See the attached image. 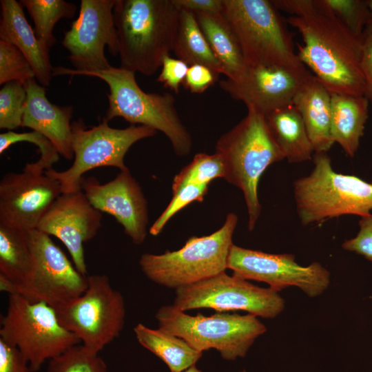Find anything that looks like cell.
<instances>
[{
  "mask_svg": "<svg viewBox=\"0 0 372 372\" xmlns=\"http://www.w3.org/2000/svg\"><path fill=\"white\" fill-rule=\"evenodd\" d=\"M301 34L298 56L330 92L366 95L360 65L361 39L333 14L324 0H273Z\"/></svg>",
  "mask_w": 372,
  "mask_h": 372,
  "instance_id": "obj_1",
  "label": "cell"
},
{
  "mask_svg": "<svg viewBox=\"0 0 372 372\" xmlns=\"http://www.w3.org/2000/svg\"><path fill=\"white\" fill-rule=\"evenodd\" d=\"M121 67L151 76L173 50L180 9L173 0H116Z\"/></svg>",
  "mask_w": 372,
  "mask_h": 372,
  "instance_id": "obj_2",
  "label": "cell"
},
{
  "mask_svg": "<svg viewBox=\"0 0 372 372\" xmlns=\"http://www.w3.org/2000/svg\"><path fill=\"white\" fill-rule=\"evenodd\" d=\"M52 75H84L99 78L109 86L108 108L105 118L109 121L121 117L131 125H145L163 133L176 154L188 155L192 148L190 133L176 108L170 93H147L137 83L135 72L121 67L97 71H79L54 67Z\"/></svg>",
  "mask_w": 372,
  "mask_h": 372,
  "instance_id": "obj_3",
  "label": "cell"
},
{
  "mask_svg": "<svg viewBox=\"0 0 372 372\" xmlns=\"http://www.w3.org/2000/svg\"><path fill=\"white\" fill-rule=\"evenodd\" d=\"M223 159L225 179L239 188L248 214V229L254 230L261 213L258 184L264 172L285 159L267 123L265 116L253 109L216 144Z\"/></svg>",
  "mask_w": 372,
  "mask_h": 372,
  "instance_id": "obj_4",
  "label": "cell"
},
{
  "mask_svg": "<svg viewBox=\"0 0 372 372\" xmlns=\"http://www.w3.org/2000/svg\"><path fill=\"white\" fill-rule=\"evenodd\" d=\"M223 14L247 65L280 66L303 76L311 74L299 59L292 35L271 1L223 0Z\"/></svg>",
  "mask_w": 372,
  "mask_h": 372,
  "instance_id": "obj_5",
  "label": "cell"
},
{
  "mask_svg": "<svg viewBox=\"0 0 372 372\" xmlns=\"http://www.w3.org/2000/svg\"><path fill=\"white\" fill-rule=\"evenodd\" d=\"M309 175L293 182V197L302 225L372 211V183L335 172L327 153H315Z\"/></svg>",
  "mask_w": 372,
  "mask_h": 372,
  "instance_id": "obj_6",
  "label": "cell"
},
{
  "mask_svg": "<svg viewBox=\"0 0 372 372\" xmlns=\"http://www.w3.org/2000/svg\"><path fill=\"white\" fill-rule=\"evenodd\" d=\"M238 220L235 214L229 213L217 231L208 236H192L178 250L142 254L141 271L151 281L175 289L225 271Z\"/></svg>",
  "mask_w": 372,
  "mask_h": 372,
  "instance_id": "obj_7",
  "label": "cell"
},
{
  "mask_svg": "<svg viewBox=\"0 0 372 372\" xmlns=\"http://www.w3.org/2000/svg\"><path fill=\"white\" fill-rule=\"evenodd\" d=\"M158 328L185 340L194 349L217 350L227 360L244 358L267 328L252 314L218 312L210 316L188 315L174 305L161 307L156 313Z\"/></svg>",
  "mask_w": 372,
  "mask_h": 372,
  "instance_id": "obj_8",
  "label": "cell"
},
{
  "mask_svg": "<svg viewBox=\"0 0 372 372\" xmlns=\"http://www.w3.org/2000/svg\"><path fill=\"white\" fill-rule=\"evenodd\" d=\"M1 324L0 339L19 350L32 372L81 342L61 324L54 308L16 293L8 296Z\"/></svg>",
  "mask_w": 372,
  "mask_h": 372,
  "instance_id": "obj_9",
  "label": "cell"
},
{
  "mask_svg": "<svg viewBox=\"0 0 372 372\" xmlns=\"http://www.w3.org/2000/svg\"><path fill=\"white\" fill-rule=\"evenodd\" d=\"M103 117L97 125L87 129L83 120L72 123V145L74 160L67 169L58 172L52 168L45 173L61 185L62 194L81 190L83 174L101 167H114L120 171L127 169L124 158L135 143L154 136L157 131L145 125H130L123 129L111 127Z\"/></svg>",
  "mask_w": 372,
  "mask_h": 372,
  "instance_id": "obj_10",
  "label": "cell"
},
{
  "mask_svg": "<svg viewBox=\"0 0 372 372\" xmlns=\"http://www.w3.org/2000/svg\"><path fill=\"white\" fill-rule=\"evenodd\" d=\"M28 236L32 256L28 276L18 285L0 276V290L43 302L54 309L81 296L87 288V276L76 269L49 235L33 229Z\"/></svg>",
  "mask_w": 372,
  "mask_h": 372,
  "instance_id": "obj_11",
  "label": "cell"
},
{
  "mask_svg": "<svg viewBox=\"0 0 372 372\" xmlns=\"http://www.w3.org/2000/svg\"><path fill=\"white\" fill-rule=\"evenodd\" d=\"M88 285L79 298L55 309L61 324L88 351L99 353L117 338L125 325L122 294L105 274L87 276Z\"/></svg>",
  "mask_w": 372,
  "mask_h": 372,
  "instance_id": "obj_12",
  "label": "cell"
},
{
  "mask_svg": "<svg viewBox=\"0 0 372 372\" xmlns=\"http://www.w3.org/2000/svg\"><path fill=\"white\" fill-rule=\"evenodd\" d=\"M173 305L183 311L200 308L219 312L242 310L257 317L274 318L284 310L285 303L277 291L224 271L176 289Z\"/></svg>",
  "mask_w": 372,
  "mask_h": 372,
  "instance_id": "obj_13",
  "label": "cell"
},
{
  "mask_svg": "<svg viewBox=\"0 0 372 372\" xmlns=\"http://www.w3.org/2000/svg\"><path fill=\"white\" fill-rule=\"evenodd\" d=\"M227 269L246 280L265 282L278 292L296 287L311 298L323 293L331 282L330 272L320 262L302 266L290 254H269L235 245L229 251Z\"/></svg>",
  "mask_w": 372,
  "mask_h": 372,
  "instance_id": "obj_14",
  "label": "cell"
},
{
  "mask_svg": "<svg viewBox=\"0 0 372 372\" xmlns=\"http://www.w3.org/2000/svg\"><path fill=\"white\" fill-rule=\"evenodd\" d=\"M116 0H81L77 19L61 41L70 52L74 70L97 71L110 68L105 47L112 56L118 53L113 9Z\"/></svg>",
  "mask_w": 372,
  "mask_h": 372,
  "instance_id": "obj_15",
  "label": "cell"
},
{
  "mask_svg": "<svg viewBox=\"0 0 372 372\" xmlns=\"http://www.w3.org/2000/svg\"><path fill=\"white\" fill-rule=\"evenodd\" d=\"M61 194L58 180L26 165L21 172L8 173L0 181V224L25 231L36 229Z\"/></svg>",
  "mask_w": 372,
  "mask_h": 372,
  "instance_id": "obj_16",
  "label": "cell"
},
{
  "mask_svg": "<svg viewBox=\"0 0 372 372\" xmlns=\"http://www.w3.org/2000/svg\"><path fill=\"white\" fill-rule=\"evenodd\" d=\"M81 187L92 205L112 216L134 244L145 241L149 222L147 202L128 168L103 184L93 176L83 177Z\"/></svg>",
  "mask_w": 372,
  "mask_h": 372,
  "instance_id": "obj_17",
  "label": "cell"
},
{
  "mask_svg": "<svg viewBox=\"0 0 372 372\" xmlns=\"http://www.w3.org/2000/svg\"><path fill=\"white\" fill-rule=\"evenodd\" d=\"M102 218V212L95 209L80 190L61 194L36 229L59 239L69 251L76 269L87 276L83 245L96 236Z\"/></svg>",
  "mask_w": 372,
  "mask_h": 372,
  "instance_id": "obj_18",
  "label": "cell"
},
{
  "mask_svg": "<svg viewBox=\"0 0 372 372\" xmlns=\"http://www.w3.org/2000/svg\"><path fill=\"white\" fill-rule=\"evenodd\" d=\"M303 76L280 66H249L239 77L226 78L219 82L220 88L231 98L240 101L247 109L265 116L292 104L304 81Z\"/></svg>",
  "mask_w": 372,
  "mask_h": 372,
  "instance_id": "obj_19",
  "label": "cell"
},
{
  "mask_svg": "<svg viewBox=\"0 0 372 372\" xmlns=\"http://www.w3.org/2000/svg\"><path fill=\"white\" fill-rule=\"evenodd\" d=\"M36 80L32 79L25 84L27 96L21 127L45 136L60 155L70 160L74 156L70 123L73 107L52 103L46 97L45 87Z\"/></svg>",
  "mask_w": 372,
  "mask_h": 372,
  "instance_id": "obj_20",
  "label": "cell"
},
{
  "mask_svg": "<svg viewBox=\"0 0 372 372\" xmlns=\"http://www.w3.org/2000/svg\"><path fill=\"white\" fill-rule=\"evenodd\" d=\"M0 2V39L12 43L23 53L40 85H50L53 67L50 61L49 50L37 38L25 17L23 6L16 0Z\"/></svg>",
  "mask_w": 372,
  "mask_h": 372,
  "instance_id": "obj_21",
  "label": "cell"
},
{
  "mask_svg": "<svg viewBox=\"0 0 372 372\" xmlns=\"http://www.w3.org/2000/svg\"><path fill=\"white\" fill-rule=\"evenodd\" d=\"M293 105L302 118L315 153H327L334 143L331 92L311 74L296 94Z\"/></svg>",
  "mask_w": 372,
  "mask_h": 372,
  "instance_id": "obj_22",
  "label": "cell"
},
{
  "mask_svg": "<svg viewBox=\"0 0 372 372\" xmlns=\"http://www.w3.org/2000/svg\"><path fill=\"white\" fill-rule=\"evenodd\" d=\"M331 134L345 154L353 158L364 135L369 99L366 96L331 92Z\"/></svg>",
  "mask_w": 372,
  "mask_h": 372,
  "instance_id": "obj_23",
  "label": "cell"
},
{
  "mask_svg": "<svg viewBox=\"0 0 372 372\" xmlns=\"http://www.w3.org/2000/svg\"><path fill=\"white\" fill-rule=\"evenodd\" d=\"M265 118L276 144L289 163H299L313 157V146L293 103L269 112Z\"/></svg>",
  "mask_w": 372,
  "mask_h": 372,
  "instance_id": "obj_24",
  "label": "cell"
},
{
  "mask_svg": "<svg viewBox=\"0 0 372 372\" xmlns=\"http://www.w3.org/2000/svg\"><path fill=\"white\" fill-rule=\"evenodd\" d=\"M195 14L213 52L225 70L227 78L239 77L247 65L235 32L225 17L223 13Z\"/></svg>",
  "mask_w": 372,
  "mask_h": 372,
  "instance_id": "obj_25",
  "label": "cell"
},
{
  "mask_svg": "<svg viewBox=\"0 0 372 372\" xmlns=\"http://www.w3.org/2000/svg\"><path fill=\"white\" fill-rule=\"evenodd\" d=\"M134 332L138 343L163 360L171 372L187 369L203 355V352L194 349L185 340L159 328L153 329L138 323Z\"/></svg>",
  "mask_w": 372,
  "mask_h": 372,
  "instance_id": "obj_26",
  "label": "cell"
},
{
  "mask_svg": "<svg viewBox=\"0 0 372 372\" xmlns=\"http://www.w3.org/2000/svg\"><path fill=\"white\" fill-rule=\"evenodd\" d=\"M172 51L189 66L203 65L219 75H225V70L203 33L196 14L191 11L180 10Z\"/></svg>",
  "mask_w": 372,
  "mask_h": 372,
  "instance_id": "obj_27",
  "label": "cell"
},
{
  "mask_svg": "<svg viewBox=\"0 0 372 372\" xmlns=\"http://www.w3.org/2000/svg\"><path fill=\"white\" fill-rule=\"evenodd\" d=\"M32 265L28 231L0 224V276L13 285L23 282Z\"/></svg>",
  "mask_w": 372,
  "mask_h": 372,
  "instance_id": "obj_28",
  "label": "cell"
},
{
  "mask_svg": "<svg viewBox=\"0 0 372 372\" xmlns=\"http://www.w3.org/2000/svg\"><path fill=\"white\" fill-rule=\"evenodd\" d=\"M32 17L38 40L50 51L56 42L53 30L62 18L72 19L76 11L74 3L64 0H21Z\"/></svg>",
  "mask_w": 372,
  "mask_h": 372,
  "instance_id": "obj_29",
  "label": "cell"
},
{
  "mask_svg": "<svg viewBox=\"0 0 372 372\" xmlns=\"http://www.w3.org/2000/svg\"><path fill=\"white\" fill-rule=\"evenodd\" d=\"M225 168L222 158L217 153H198L193 160L176 175L172 182V192L189 185H209L218 178H225Z\"/></svg>",
  "mask_w": 372,
  "mask_h": 372,
  "instance_id": "obj_30",
  "label": "cell"
},
{
  "mask_svg": "<svg viewBox=\"0 0 372 372\" xmlns=\"http://www.w3.org/2000/svg\"><path fill=\"white\" fill-rule=\"evenodd\" d=\"M46 372H108L105 361L82 344L49 360Z\"/></svg>",
  "mask_w": 372,
  "mask_h": 372,
  "instance_id": "obj_31",
  "label": "cell"
},
{
  "mask_svg": "<svg viewBox=\"0 0 372 372\" xmlns=\"http://www.w3.org/2000/svg\"><path fill=\"white\" fill-rule=\"evenodd\" d=\"M18 142H29L39 147L41 156L34 163L26 165L34 171L45 172L59 160V154L54 145L43 135L36 132L17 133L8 131L0 134V154Z\"/></svg>",
  "mask_w": 372,
  "mask_h": 372,
  "instance_id": "obj_32",
  "label": "cell"
},
{
  "mask_svg": "<svg viewBox=\"0 0 372 372\" xmlns=\"http://www.w3.org/2000/svg\"><path fill=\"white\" fill-rule=\"evenodd\" d=\"M25 85L18 81L3 85L0 90V128L12 131L22 125L26 101Z\"/></svg>",
  "mask_w": 372,
  "mask_h": 372,
  "instance_id": "obj_33",
  "label": "cell"
},
{
  "mask_svg": "<svg viewBox=\"0 0 372 372\" xmlns=\"http://www.w3.org/2000/svg\"><path fill=\"white\" fill-rule=\"evenodd\" d=\"M324 1L340 22L361 39L365 28L372 21L367 0H324Z\"/></svg>",
  "mask_w": 372,
  "mask_h": 372,
  "instance_id": "obj_34",
  "label": "cell"
},
{
  "mask_svg": "<svg viewBox=\"0 0 372 372\" xmlns=\"http://www.w3.org/2000/svg\"><path fill=\"white\" fill-rule=\"evenodd\" d=\"M35 74L23 53L12 43L0 39V85L18 81L25 85Z\"/></svg>",
  "mask_w": 372,
  "mask_h": 372,
  "instance_id": "obj_35",
  "label": "cell"
},
{
  "mask_svg": "<svg viewBox=\"0 0 372 372\" xmlns=\"http://www.w3.org/2000/svg\"><path fill=\"white\" fill-rule=\"evenodd\" d=\"M209 185L189 184L173 192V197L165 209L150 227L149 232L152 236L158 235L167 223L178 211L187 205L195 202H202L208 192Z\"/></svg>",
  "mask_w": 372,
  "mask_h": 372,
  "instance_id": "obj_36",
  "label": "cell"
},
{
  "mask_svg": "<svg viewBox=\"0 0 372 372\" xmlns=\"http://www.w3.org/2000/svg\"><path fill=\"white\" fill-rule=\"evenodd\" d=\"M360 229L356 236L345 240L342 247L364 256L372 262V214L360 217Z\"/></svg>",
  "mask_w": 372,
  "mask_h": 372,
  "instance_id": "obj_37",
  "label": "cell"
},
{
  "mask_svg": "<svg viewBox=\"0 0 372 372\" xmlns=\"http://www.w3.org/2000/svg\"><path fill=\"white\" fill-rule=\"evenodd\" d=\"M189 67L182 60L167 55L163 59L157 81L175 93H178L181 85H183Z\"/></svg>",
  "mask_w": 372,
  "mask_h": 372,
  "instance_id": "obj_38",
  "label": "cell"
},
{
  "mask_svg": "<svg viewBox=\"0 0 372 372\" xmlns=\"http://www.w3.org/2000/svg\"><path fill=\"white\" fill-rule=\"evenodd\" d=\"M219 74L211 68L200 64L189 67L183 85L193 94H201L212 86Z\"/></svg>",
  "mask_w": 372,
  "mask_h": 372,
  "instance_id": "obj_39",
  "label": "cell"
},
{
  "mask_svg": "<svg viewBox=\"0 0 372 372\" xmlns=\"http://www.w3.org/2000/svg\"><path fill=\"white\" fill-rule=\"evenodd\" d=\"M0 372H32L19 350L0 339Z\"/></svg>",
  "mask_w": 372,
  "mask_h": 372,
  "instance_id": "obj_40",
  "label": "cell"
},
{
  "mask_svg": "<svg viewBox=\"0 0 372 372\" xmlns=\"http://www.w3.org/2000/svg\"><path fill=\"white\" fill-rule=\"evenodd\" d=\"M360 65L366 84L365 96L372 101V21L362 36Z\"/></svg>",
  "mask_w": 372,
  "mask_h": 372,
  "instance_id": "obj_41",
  "label": "cell"
},
{
  "mask_svg": "<svg viewBox=\"0 0 372 372\" xmlns=\"http://www.w3.org/2000/svg\"><path fill=\"white\" fill-rule=\"evenodd\" d=\"M180 10L194 13H223V0H173Z\"/></svg>",
  "mask_w": 372,
  "mask_h": 372,
  "instance_id": "obj_42",
  "label": "cell"
},
{
  "mask_svg": "<svg viewBox=\"0 0 372 372\" xmlns=\"http://www.w3.org/2000/svg\"><path fill=\"white\" fill-rule=\"evenodd\" d=\"M182 372H202V371L199 370L198 369H197V367L196 366V364H194Z\"/></svg>",
  "mask_w": 372,
  "mask_h": 372,
  "instance_id": "obj_43",
  "label": "cell"
},
{
  "mask_svg": "<svg viewBox=\"0 0 372 372\" xmlns=\"http://www.w3.org/2000/svg\"><path fill=\"white\" fill-rule=\"evenodd\" d=\"M367 3L372 17V0H367Z\"/></svg>",
  "mask_w": 372,
  "mask_h": 372,
  "instance_id": "obj_44",
  "label": "cell"
},
{
  "mask_svg": "<svg viewBox=\"0 0 372 372\" xmlns=\"http://www.w3.org/2000/svg\"><path fill=\"white\" fill-rule=\"evenodd\" d=\"M240 372H247L245 370H242Z\"/></svg>",
  "mask_w": 372,
  "mask_h": 372,
  "instance_id": "obj_45",
  "label": "cell"
},
{
  "mask_svg": "<svg viewBox=\"0 0 372 372\" xmlns=\"http://www.w3.org/2000/svg\"><path fill=\"white\" fill-rule=\"evenodd\" d=\"M371 105H372V101H371ZM371 183H372V180H371Z\"/></svg>",
  "mask_w": 372,
  "mask_h": 372,
  "instance_id": "obj_46",
  "label": "cell"
}]
</instances>
